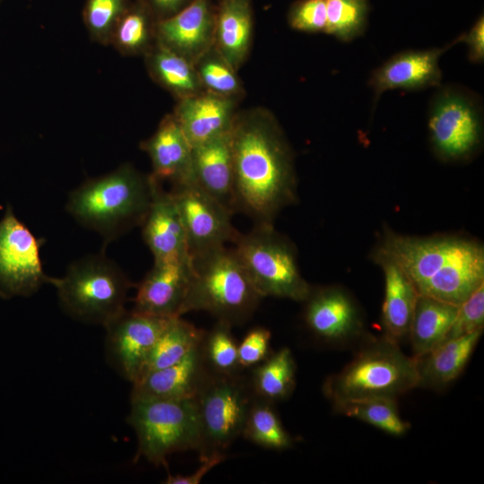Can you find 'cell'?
<instances>
[{"label": "cell", "instance_id": "cell-4", "mask_svg": "<svg viewBox=\"0 0 484 484\" xmlns=\"http://www.w3.org/2000/svg\"><path fill=\"white\" fill-rule=\"evenodd\" d=\"M419 387L415 357H408L399 343L384 337L366 338L353 359L329 376L323 393L333 405L369 398H392Z\"/></svg>", "mask_w": 484, "mask_h": 484}, {"label": "cell", "instance_id": "cell-5", "mask_svg": "<svg viewBox=\"0 0 484 484\" xmlns=\"http://www.w3.org/2000/svg\"><path fill=\"white\" fill-rule=\"evenodd\" d=\"M191 277L181 315L191 311H204L232 326L250 318L263 298L234 249L224 246L191 255Z\"/></svg>", "mask_w": 484, "mask_h": 484}, {"label": "cell", "instance_id": "cell-32", "mask_svg": "<svg viewBox=\"0 0 484 484\" xmlns=\"http://www.w3.org/2000/svg\"><path fill=\"white\" fill-rule=\"evenodd\" d=\"M336 412L370 424L388 434L401 436L410 428L399 413L396 399L369 398L333 405Z\"/></svg>", "mask_w": 484, "mask_h": 484}, {"label": "cell", "instance_id": "cell-38", "mask_svg": "<svg viewBox=\"0 0 484 484\" xmlns=\"http://www.w3.org/2000/svg\"><path fill=\"white\" fill-rule=\"evenodd\" d=\"M290 26L299 31L316 33L324 31L326 0H298L288 13Z\"/></svg>", "mask_w": 484, "mask_h": 484}, {"label": "cell", "instance_id": "cell-7", "mask_svg": "<svg viewBox=\"0 0 484 484\" xmlns=\"http://www.w3.org/2000/svg\"><path fill=\"white\" fill-rule=\"evenodd\" d=\"M138 443L137 456L167 466L169 455L198 450L201 424L195 398L131 400L127 418Z\"/></svg>", "mask_w": 484, "mask_h": 484}, {"label": "cell", "instance_id": "cell-34", "mask_svg": "<svg viewBox=\"0 0 484 484\" xmlns=\"http://www.w3.org/2000/svg\"><path fill=\"white\" fill-rule=\"evenodd\" d=\"M368 0H326L324 31L341 41L360 37L367 26Z\"/></svg>", "mask_w": 484, "mask_h": 484}, {"label": "cell", "instance_id": "cell-41", "mask_svg": "<svg viewBox=\"0 0 484 484\" xmlns=\"http://www.w3.org/2000/svg\"><path fill=\"white\" fill-rule=\"evenodd\" d=\"M226 454H215L201 460V466L190 475H172L169 472L164 484H199L212 469L226 460Z\"/></svg>", "mask_w": 484, "mask_h": 484}, {"label": "cell", "instance_id": "cell-12", "mask_svg": "<svg viewBox=\"0 0 484 484\" xmlns=\"http://www.w3.org/2000/svg\"><path fill=\"white\" fill-rule=\"evenodd\" d=\"M170 192L182 219L190 255L236 242L240 233L231 222L233 213L194 181L173 185Z\"/></svg>", "mask_w": 484, "mask_h": 484}, {"label": "cell", "instance_id": "cell-22", "mask_svg": "<svg viewBox=\"0 0 484 484\" xmlns=\"http://www.w3.org/2000/svg\"><path fill=\"white\" fill-rule=\"evenodd\" d=\"M152 167L151 177L173 185L194 181L192 146L173 114L167 115L155 133L143 142Z\"/></svg>", "mask_w": 484, "mask_h": 484}, {"label": "cell", "instance_id": "cell-21", "mask_svg": "<svg viewBox=\"0 0 484 484\" xmlns=\"http://www.w3.org/2000/svg\"><path fill=\"white\" fill-rule=\"evenodd\" d=\"M192 169L194 181L235 213L231 130L193 146Z\"/></svg>", "mask_w": 484, "mask_h": 484}, {"label": "cell", "instance_id": "cell-24", "mask_svg": "<svg viewBox=\"0 0 484 484\" xmlns=\"http://www.w3.org/2000/svg\"><path fill=\"white\" fill-rule=\"evenodd\" d=\"M385 274V298L382 323L385 336L399 343L409 336L411 319L419 296L404 272L391 259L375 255Z\"/></svg>", "mask_w": 484, "mask_h": 484}, {"label": "cell", "instance_id": "cell-10", "mask_svg": "<svg viewBox=\"0 0 484 484\" xmlns=\"http://www.w3.org/2000/svg\"><path fill=\"white\" fill-rule=\"evenodd\" d=\"M428 111V127L436 154L445 160L471 157L480 146L483 105L474 91L456 84L438 86Z\"/></svg>", "mask_w": 484, "mask_h": 484}, {"label": "cell", "instance_id": "cell-23", "mask_svg": "<svg viewBox=\"0 0 484 484\" xmlns=\"http://www.w3.org/2000/svg\"><path fill=\"white\" fill-rule=\"evenodd\" d=\"M252 34L251 0H222L215 13L213 48L236 71L248 56Z\"/></svg>", "mask_w": 484, "mask_h": 484}, {"label": "cell", "instance_id": "cell-1", "mask_svg": "<svg viewBox=\"0 0 484 484\" xmlns=\"http://www.w3.org/2000/svg\"><path fill=\"white\" fill-rule=\"evenodd\" d=\"M231 146L236 212L272 224L297 192L293 153L278 121L264 108L237 113Z\"/></svg>", "mask_w": 484, "mask_h": 484}, {"label": "cell", "instance_id": "cell-43", "mask_svg": "<svg viewBox=\"0 0 484 484\" xmlns=\"http://www.w3.org/2000/svg\"><path fill=\"white\" fill-rule=\"evenodd\" d=\"M1 1H2V0H0V2H1Z\"/></svg>", "mask_w": 484, "mask_h": 484}, {"label": "cell", "instance_id": "cell-25", "mask_svg": "<svg viewBox=\"0 0 484 484\" xmlns=\"http://www.w3.org/2000/svg\"><path fill=\"white\" fill-rule=\"evenodd\" d=\"M482 330L445 340L423 356L416 358L419 386L440 388L463 371L481 336Z\"/></svg>", "mask_w": 484, "mask_h": 484}, {"label": "cell", "instance_id": "cell-19", "mask_svg": "<svg viewBox=\"0 0 484 484\" xmlns=\"http://www.w3.org/2000/svg\"><path fill=\"white\" fill-rule=\"evenodd\" d=\"M211 373L200 342L177 363L151 371L132 383L131 400L195 398Z\"/></svg>", "mask_w": 484, "mask_h": 484}, {"label": "cell", "instance_id": "cell-30", "mask_svg": "<svg viewBox=\"0 0 484 484\" xmlns=\"http://www.w3.org/2000/svg\"><path fill=\"white\" fill-rule=\"evenodd\" d=\"M241 436L258 446L275 451L289 449L294 444L273 403L257 397L248 410Z\"/></svg>", "mask_w": 484, "mask_h": 484}, {"label": "cell", "instance_id": "cell-29", "mask_svg": "<svg viewBox=\"0 0 484 484\" xmlns=\"http://www.w3.org/2000/svg\"><path fill=\"white\" fill-rule=\"evenodd\" d=\"M203 333V330L196 328L181 316L170 318L156 340L139 377L183 359L201 342Z\"/></svg>", "mask_w": 484, "mask_h": 484}, {"label": "cell", "instance_id": "cell-42", "mask_svg": "<svg viewBox=\"0 0 484 484\" xmlns=\"http://www.w3.org/2000/svg\"><path fill=\"white\" fill-rule=\"evenodd\" d=\"M192 0H147V4L159 20L168 18L188 4Z\"/></svg>", "mask_w": 484, "mask_h": 484}, {"label": "cell", "instance_id": "cell-31", "mask_svg": "<svg viewBox=\"0 0 484 484\" xmlns=\"http://www.w3.org/2000/svg\"><path fill=\"white\" fill-rule=\"evenodd\" d=\"M151 13L143 0L128 5L113 30L110 44L124 55L146 54L155 39Z\"/></svg>", "mask_w": 484, "mask_h": 484}, {"label": "cell", "instance_id": "cell-3", "mask_svg": "<svg viewBox=\"0 0 484 484\" xmlns=\"http://www.w3.org/2000/svg\"><path fill=\"white\" fill-rule=\"evenodd\" d=\"M152 188L151 175L126 163L86 180L69 194L65 207L78 223L99 234L108 244L142 225Z\"/></svg>", "mask_w": 484, "mask_h": 484}, {"label": "cell", "instance_id": "cell-37", "mask_svg": "<svg viewBox=\"0 0 484 484\" xmlns=\"http://www.w3.org/2000/svg\"><path fill=\"white\" fill-rule=\"evenodd\" d=\"M484 284L480 285L458 307L447 338H454L483 330ZM445 339V340H446Z\"/></svg>", "mask_w": 484, "mask_h": 484}, {"label": "cell", "instance_id": "cell-40", "mask_svg": "<svg viewBox=\"0 0 484 484\" xmlns=\"http://www.w3.org/2000/svg\"><path fill=\"white\" fill-rule=\"evenodd\" d=\"M462 42L468 47V58L471 63L480 64L484 60V18L480 16L472 27L462 34Z\"/></svg>", "mask_w": 484, "mask_h": 484}, {"label": "cell", "instance_id": "cell-8", "mask_svg": "<svg viewBox=\"0 0 484 484\" xmlns=\"http://www.w3.org/2000/svg\"><path fill=\"white\" fill-rule=\"evenodd\" d=\"M233 248L262 296L304 301L311 286L298 269L292 244L272 224L262 223L241 234Z\"/></svg>", "mask_w": 484, "mask_h": 484}, {"label": "cell", "instance_id": "cell-39", "mask_svg": "<svg viewBox=\"0 0 484 484\" xmlns=\"http://www.w3.org/2000/svg\"><path fill=\"white\" fill-rule=\"evenodd\" d=\"M272 333L264 326L251 328L238 344V357L240 367L251 369L266 359L272 353Z\"/></svg>", "mask_w": 484, "mask_h": 484}, {"label": "cell", "instance_id": "cell-20", "mask_svg": "<svg viewBox=\"0 0 484 484\" xmlns=\"http://www.w3.org/2000/svg\"><path fill=\"white\" fill-rule=\"evenodd\" d=\"M236 115L235 99L207 91L178 99L173 113L192 147L229 132Z\"/></svg>", "mask_w": 484, "mask_h": 484}, {"label": "cell", "instance_id": "cell-33", "mask_svg": "<svg viewBox=\"0 0 484 484\" xmlns=\"http://www.w3.org/2000/svg\"><path fill=\"white\" fill-rule=\"evenodd\" d=\"M232 325L217 321L203 333L201 347L205 363L215 375H235L243 371L238 363V342L231 332Z\"/></svg>", "mask_w": 484, "mask_h": 484}, {"label": "cell", "instance_id": "cell-28", "mask_svg": "<svg viewBox=\"0 0 484 484\" xmlns=\"http://www.w3.org/2000/svg\"><path fill=\"white\" fill-rule=\"evenodd\" d=\"M296 362L283 347L251 368L249 380L255 397L272 403L289 398L296 386Z\"/></svg>", "mask_w": 484, "mask_h": 484}, {"label": "cell", "instance_id": "cell-35", "mask_svg": "<svg viewBox=\"0 0 484 484\" xmlns=\"http://www.w3.org/2000/svg\"><path fill=\"white\" fill-rule=\"evenodd\" d=\"M203 89L214 94L235 99L242 86L234 70L212 47L194 65Z\"/></svg>", "mask_w": 484, "mask_h": 484}, {"label": "cell", "instance_id": "cell-11", "mask_svg": "<svg viewBox=\"0 0 484 484\" xmlns=\"http://www.w3.org/2000/svg\"><path fill=\"white\" fill-rule=\"evenodd\" d=\"M40 240L8 207L0 220V297H29L48 283L40 259Z\"/></svg>", "mask_w": 484, "mask_h": 484}, {"label": "cell", "instance_id": "cell-15", "mask_svg": "<svg viewBox=\"0 0 484 484\" xmlns=\"http://www.w3.org/2000/svg\"><path fill=\"white\" fill-rule=\"evenodd\" d=\"M461 34L442 48L424 50H406L397 53L375 69L368 84L376 100L385 91H419L441 85L442 72L439 67L441 56L449 48L462 42Z\"/></svg>", "mask_w": 484, "mask_h": 484}, {"label": "cell", "instance_id": "cell-6", "mask_svg": "<svg viewBox=\"0 0 484 484\" xmlns=\"http://www.w3.org/2000/svg\"><path fill=\"white\" fill-rule=\"evenodd\" d=\"M62 309L75 320L105 326L125 310L132 287L123 270L102 252L72 263L64 276L50 277Z\"/></svg>", "mask_w": 484, "mask_h": 484}, {"label": "cell", "instance_id": "cell-9", "mask_svg": "<svg viewBox=\"0 0 484 484\" xmlns=\"http://www.w3.org/2000/svg\"><path fill=\"white\" fill-rule=\"evenodd\" d=\"M249 376L211 373L195 396L201 424L200 461L227 449L241 436L255 399Z\"/></svg>", "mask_w": 484, "mask_h": 484}, {"label": "cell", "instance_id": "cell-16", "mask_svg": "<svg viewBox=\"0 0 484 484\" xmlns=\"http://www.w3.org/2000/svg\"><path fill=\"white\" fill-rule=\"evenodd\" d=\"M215 13L209 0H192L155 22V41L195 65L213 47Z\"/></svg>", "mask_w": 484, "mask_h": 484}, {"label": "cell", "instance_id": "cell-36", "mask_svg": "<svg viewBox=\"0 0 484 484\" xmlns=\"http://www.w3.org/2000/svg\"><path fill=\"white\" fill-rule=\"evenodd\" d=\"M128 5V0H87L83 20L91 38L110 44L113 30Z\"/></svg>", "mask_w": 484, "mask_h": 484}, {"label": "cell", "instance_id": "cell-14", "mask_svg": "<svg viewBox=\"0 0 484 484\" xmlns=\"http://www.w3.org/2000/svg\"><path fill=\"white\" fill-rule=\"evenodd\" d=\"M303 302L305 324L319 341L328 344H345L363 334L359 311L341 289L312 287Z\"/></svg>", "mask_w": 484, "mask_h": 484}, {"label": "cell", "instance_id": "cell-13", "mask_svg": "<svg viewBox=\"0 0 484 484\" xmlns=\"http://www.w3.org/2000/svg\"><path fill=\"white\" fill-rule=\"evenodd\" d=\"M170 318L125 309L107 324L104 326L105 346L110 365L124 378L134 383L139 377L156 340Z\"/></svg>", "mask_w": 484, "mask_h": 484}, {"label": "cell", "instance_id": "cell-26", "mask_svg": "<svg viewBox=\"0 0 484 484\" xmlns=\"http://www.w3.org/2000/svg\"><path fill=\"white\" fill-rule=\"evenodd\" d=\"M458 307L419 294L409 332L413 357L425 355L447 338Z\"/></svg>", "mask_w": 484, "mask_h": 484}, {"label": "cell", "instance_id": "cell-18", "mask_svg": "<svg viewBox=\"0 0 484 484\" xmlns=\"http://www.w3.org/2000/svg\"><path fill=\"white\" fill-rule=\"evenodd\" d=\"M152 179L151 205L141 225L143 238L154 262L189 257L186 235L175 199L170 191L163 189L161 182Z\"/></svg>", "mask_w": 484, "mask_h": 484}, {"label": "cell", "instance_id": "cell-17", "mask_svg": "<svg viewBox=\"0 0 484 484\" xmlns=\"http://www.w3.org/2000/svg\"><path fill=\"white\" fill-rule=\"evenodd\" d=\"M191 272V255L154 262L137 286L133 310L163 318L181 316Z\"/></svg>", "mask_w": 484, "mask_h": 484}, {"label": "cell", "instance_id": "cell-2", "mask_svg": "<svg viewBox=\"0 0 484 484\" xmlns=\"http://www.w3.org/2000/svg\"><path fill=\"white\" fill-rule=\"evenodd\" d=\"M376 254L393 261L419 295L456 306L484 284V250L471 240L389 233Z\"/></svg>", "mask_w": 484, "mask_h": 484}, {"label": "cell", "instance_id": "cell-27", "mask_svg": "<svg viewBox=\"0 0 484 484\" xmlns=\"http://www.w3.org/2000/svg\"><path fill=\"white\" fill-rule=\"evenodd\" d=\"M145 55L151 75L178 99L205 91L194 65L181 55L156 41Z\"/></svg>", "mask_w": 484, "mask_h": 484}]
</instances>
